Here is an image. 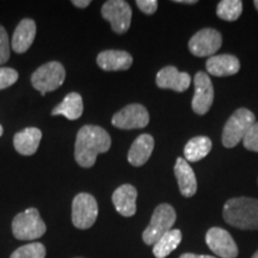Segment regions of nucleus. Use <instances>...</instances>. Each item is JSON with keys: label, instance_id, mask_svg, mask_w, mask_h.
<instances>
[{"label": "nucleus", "instance_id": "1", "mask_svg": "<svg viewBox=\"0 0 258 258\" xmlns=\"http://www.w3.org/2000/svg\"><path fill=\"white\" fill-rule=\"evenodd\" d=\"M111 146V138L105 129L99 125H84L77 134L74 145V158L82 167H92L97 156L108 152Z\"/></svg>", "mask_w": 258, "mask_h": 258}, {"label": "nucleus", "instance_id": "2", "mask_svg": "<svg viewBox=\"0 0 258 258\" xmlns=\"http://www.w3.org/2000/svg\"><path fill=\"white\" fill-rule=\"evenodd\" d=\"M224 220L239 230H258V200L234 198L225 203Z\"/></svg>", "mask_w": 258, "mask_h": 258}, {"label": "nucleus", "instance_id": "3", "mask_svg": "<svg viewBox=\"0 0 258 258\" xmlns=\"http://www.w3.org/2000/svg\"><path fill=\"white\" fill-rule=\"evenodd\" d=\"M254 122H256V116L249 109L240 108L235 110L226 122L222 131V145L226 148L237 146L240 141H243Z\"/></svg>", "mask_w": 258, "mask_h": 258}, {"label": "nucleus", "instance_id": "4", "mask_svg": "<svg viewBox=\"0 0 258 258\" xmlns=\"http://www.w3.org/2000/svg\"><path fill=\"white\" fill-rule=\"evenodd\" d=\"M47 226L37 208L19 213L12 220V233L18 240H35L46 233Z\"/></svg>", "mask_w": 258, "mask_h": 258}, {"label": "nucleus", "instance_id": "5", "mask_svg": "<svg viewBox=\"0 0 258 258\" xmlns=\"http://www.w3.org/2000/svg\"><path fill=\"white\" fill-rule=\"evenodd\" d=\"M177 219L176 211L169 203H161L154 209L150 225L143 233V240L146 245H154L164 234L172 230Z\"/></svg>", "mask_w": 258, "mask_h": 258}, {"label": "nucleus", "instance_id": "6", "mask_svg": "<svg viewBox=\"0 0 258 258\" xmlns=\"http://www.w3.org/2000/svg\"><path fill=\"white\" fill-rule=\"evenodd\" d=\"M66 78V71L64 67L57 61H50L42 64L32 73L31 83L32 86L41 92L42 96L46 92L54 91L62 85Z\"/></svg>", "mask_w": 258, "mask_h": 258}, {"label": "nucleus", "instance_id": "7", "mask_svg": "<svg viewBox=\"0 0 258 258\" xmlns=\"http://www.w3.org/2000/svg\"><path fill=\"white\" fill-rule=\"evenodd\" d=\"M98 217L96 199L88 192H80L72 202V222L79 230H88L95 225Z\"/></svg>", "mask_w": 258, "mask_h": 258}, {"label": "nucleus", "instance_id": "8", "mask_svg": "<svg viewBox=\"0 0 258 258\" xmlns=\"http://www.w3.org/2000/svg\"><path fill=\"white\" fill-rule=\"evenodd\" d=\"M102 17L111 25L116 34H124L132 23L131 5L123 0H109L102 6Z\"/></svg>", "mask_w": 258, "mask_h": 258}, {"label": "nucleus", "instance_id": "9", "mask_svg": "<svg viewBox=\"0 0 258 258\" xmlns=\"http://www.w3.org/2000/svg\"><path fill=\"white\" fill-rule=\"evenodd\" d=\"M222 44L221 34L213 28H205L196 32L189 41V50L195 56H213Z\"/></svg>", "mask_w": 258, "mask_h": 258}, {"label": "nucleus", "instance_id": "10", "mask_svg": "<svg viewBox=\"0 0 258 258\" xmlns=\"http://www.w3.org/2000/svg\"><path fill=\"white\" fill-rule=\"evenodd\" d=\"M150 122V114L144 105L133 103L112 116L111 123L118 129L145 128Z\"/></svg>", "mask_w": 258, "mask_h": 258}, {"label": "nucleus", "instance_id": "11", "mask_svg": "<svg viewBox=\"0 0 258 258\" xmlns=\"http://www.w3.org/2000/svg\"><path fill=\"white\" fill-rule=\"evenodd\" d=\"M195 95L192 97L191 108L195 114H207L214 101V88L212 80L206 72H198L194 78Z\"/></svg>", "mask_w": 258, "mask_h": 258}, {"label": "nucleus", "instance_id": "12", "mask_svg": "<svg viewBox=\"0 0 258 258\" xmlns=\"http://www.w3.org/2000/svg\"><path fill=\"white\" fill-rule=\"evenodd\" d=\"M208 247L220 258H235L238 256V246L232 235L220 227H212L206 234Z\"/></svg>", "mask_w": 258, "mask_h": 258}, {"label": "nucleus", "instance_id": "13", "mask_svg": "<svg viewBox=\"0 0 258 258\" xmlns=\"http://www.w3.org/2000/svg\"><path fill=\"white\" fill-rule=\"evenodd\" d=\"M157 86L160 89H170L176 92H184L191 83L188 73L179 72L175 66H166L157 74Z\"/></svg>", "mask_w": 258, "mask_h": 258}, {"label": "nucleus", "instance_id": "14", "mask_svg": "<svg viewBox=\"0 0 258 258\" xmlns=\"http://www.w3.org/2000/svg\"><path fill=\"white\" fill-rule=\"evenodd\" d=\"M137 198L138 190L135 186L123 184L115 190L111 199L118 214L131 218L137 213Z\"/></svg>", "mask_w": 258, "mask_h": 258}, {"label": "nucleus", "instance_id": "15", "mask_svg": "<svg viewBox=\"0 0 258 258\" xmlns=\"http://www.w3.org/2000/svg\"><path fill=\"white\" fill-rule=\"evenodd\" d=\"M206 69L214 77H228L239 72L240 62L237 56L231 54L213 55L206 62Z\"/></svg>", "mask_w": 258, "mask_h": 258}, {"label": "nucleus", "instance_id": "16", "mask_svg": "<svg viewBox=\"0 0 258 258\" xmlns=\"http://www.w3.org/2000/svg\"><path fill=\"white\" fill-rule=\"evenodd\" d=\"M175 175L179 191L184 198H191L198 191V180L194 170L184 158H178L175 164Z\"/></svg>", "mask_w": 258, "mask_h": 258}, {"label": "nucleus", "instance_id": "17", "mask_svg": "<svg viewBox=\"0 0 258 258\" xmlns=\"http://www.w3.org/2000/svg\"><path fill=\"white\" fill-rule=\"evenodd\" d=\"M36 36V24L30 18H25L16 28L12 36L11 47L16 53H25L31 47Z\"/></svg>", "mask_w": 258, "mask_h": 258}, {"label": "nucleus", "instance_id": "18", "mask_svg": "<svg viewBox=\"0 0 258 258\" xmlns=\"http://www.w3.org/2000/svg\"><path fill=\"white\" fill-rule=\"evenodd\" d=\"M133 57L124 50H104L97 56V64L102 70L108 71H125L131 69Z\"/></svg>", "mask_w": 258, "mask_h": 258}, {"label": "nucleus", "instance_id": "19", "mask_svg": "<svg viewBox=\"0 0 258 258\" xmlns=\"http://www.w3.org/2000/svg\"><path fill=\"white\" fill-rule=\"evenodd\" d=\"M154 148V139L150 134H141L135 139L128 152V161L135 167L143 166L150 159Z\"/></svg>", "mask_w": 258, "mask_h": 258}, {"label": "nucleus", "instance_id": "20", "mask_svg": "<svg viewBox=\"0 0 258 258\" xmlns=\"http://www.w3.org/2000/svg\"><path fill=\"white\" fill-rule=\"evenodd\" d=\"M42 139V132L37 128H25L19 132L14 138V146L22 156H32L36 153L40 141Z\"/></svg>", "mask_w": 258, "mask_h": 258}, {"label": "nucleus", "instance_id": "21", "mask_svg": "<svg viewBox=\"0 0 258 258\" xmlns=\"http://www.w3.org/2000/svg\"><path fill=\"white\" fill-rule=\"evenodd\" d=\"M83 111L84 104L82 96L77 92H71L64 97L63 101L56 108H54L51 115H62L67 120L74 121L78 120L83 115Z\"/></svg>", "mask_w": 258, "mask_h": 258}, {"label": "nucleus", "instance_id": "22", "mask_svg": "<svg viewBox=\"0 0 258 258\" xmlns=\"http://www.w3.org/2000/svg\"><path fill=\"white\" fill-rule=\"evenodd\" d=\"M212 151V141L207 137H195L188 141L184 147V157L186 161L196 163L208 156Z\"/></svg>", "mask_w": 258, "mask_h": 258}, {"label": "nucleus", "instance_id": "23", "mask_svg": "<svg viewBox=\"0 0 258 258\" xmlns=\"http://www.w3.org/2000/svg\"><path fill=\"white\" fill-rule=\"evenodd\" d=\"M180 241H182V232L179 230H171L153 245V254L156 258H166L178 247Z\"/></svg>", "mask_w": 258, "mask_h": 258}, {"label": "nucleus", "instance_id": "24", "mask_svg": "<svg viewBox=\"0 0 258 258\" xmlns=\"http://www.w3.org/2000/svg\"><path fill=\"white\" fill-rule=\"evenodd\" d=\"M243 12V2L240 0H222L218 4L217 15L226 22H234Z\"/></svg>", "mask_w": 258, "mask_h": 258}, {"label": "nucleus", "instance_id": "25", "mask_svg": "<svg viewBox=\"0 0 258 258\" xmlns=\"http://www.w3.org/2000/svg\"><path fill=\"white\" fill-rule=\"evenodd\" d=\"M10 258H46V247L42 243H30L18 247Z\"/></svg>", "mask_w": 258, "mask_h": 258}, {"label": "nucleus", "instance_id": "26", "mask_svg": "<svg viewBox=\"0 0 258 258\" xmlns=\"http://www.w3.org/2000/svg\"><path fill=\"white\" fill-rule=\"evenodd\" d=\"M18 80V72L9 67H0V90L8 89Z\"/></svg>", "mask_w": 258, "mask_h": 258}, {"label": "nucleus", "instance_id": "27", "mask_svg": "<svg viewBox=\"0 0 258 258\" xmlns=\"http://www.w3.org/2000/svg\"><path fill=\"white\" fill-rule=\"evenodd\" d=\"M243 145L247 151L258 153V122H254V124L245 135V138L243 139Z\"/></svg>", "mask_w": 258, "mask_h": 258}, {"label": "nucleus", "instance_id": "28", "mask_svg": "<svg viewBox=\"0 0 258 258\" xmlns=\"http://www.w3.org/2000/svg\"><path fill=\"white\" fill-rule=\"evenodd\" d=\"M10 59V42L5 28L0 25V64L8 62Z\"/></svg>", "mask_w": 258, "mask_h": 258}, {"label": "nucleus", "instance_id": "29", "mask_svg": "<svg viewBox=\"0 0 258 258\" xmlns=\"http://www.w3.org/2000/svg\"><path fill=\"white\" fill-rule=\"evenodd\" d=\"M137 5L146 15H153L158 9L157 0H137Z\"/></svg>", "mask_w": 258, "mask_h": 258}, {"label": "nucleus", "instance_id": "30", "mask_svg": "<svg viewBox=\"0 0 258 258\" xmlns=\"http://www.w3.org/2000/svg\"><path fill=\"white\" fill-rule=\"evenodd\" d=\"M72 4L76 6V8L85 9V8H88L90 4H91V2H90V0H73Z\"/></svg>", "mask_w": 258, "mask_h": 258}, {"label": "nucleus", "instance_id": "31", "mask_svg": "<svg viewBox=\"0 0 258 258\" xmlns=\"http://www.w3.org/2000/svg\"><path fill=\"white\" fill-rule=\"evenodd\" d=\"M179 258H217L214 256H208V254H196V253H183Z\"/></svg>", "mask_w": 258, "mask_h": 258}, {"label": "nucleus", "instance_id": "32", "mask_svg": "<svg viewBox=\"0 0 258 258\" xmlns=\"http://www.w3.org/2000/svg\"><path fill=\"white\" fill-rule=\"evenodd\" d=\"M176 3H180V4H196V0H177Z\"/></svg>", "mask_w": 258, "mask_h": 258}, {"label": "nucleus", "instance_id": "33", "mask_svg": "<svg viewBox=\"0 0 258 258\" xmlns=\"http://www.w3.org/2000/svg\"><path fill=\"white\" fill-rule=\"evenodd\" d=\"M253 5H254V8H256V10L258 11V0H254Z\"/></svg>", "mask_w": 258, "mask_h": 258}, {"label": "nucleus", "instance_id": "34", "mask_svg": "<svg viewBox=\"0 0 258 258\" xmlns=\"http://www.w3.org/2000/svg\"><path fill=\"white\" fill-rule=\"evenodd\" d=\"M251 258H258V250L256 251V252H254V253H253V256H252V257H251Z\"/></svg>", "mask_w": 258, "mask_h": 258}, {"label": "nucleus", "instance_id": "35", "mask_svg": "<svg viewBox=\"0 0 258 258\" xmlns=\"http://www.w3.org/2000/svg\"><path fill=\"white\" fill-rule=\"evenodd\" d=\"M3 135V127H2V124H0V137H2Z\"/></svg>", "mask_w": 258, "mask_h": 258}, {"label": "nucleus", "instance_id": "36", "mask_svg": "<svg viewBox=\"0 0 258 258\" xmlns=\"http://www.w3.org/2000/svg\"><path fill=\"white\" fill-rule=\"evenodd\" d=\"M74 258H84V257H74Z\"/></svg>", "mask_w": 258, "mask_h": 258}]
</instances>
